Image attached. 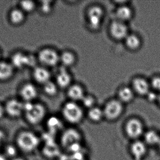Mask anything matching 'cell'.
<instances>
[{"mask_svg": "<svg viewBox=\"0 0 160 160\" xmlns=\"http://www.w3.org/2000/svg\"><path fill=\"white\" fill-rule=\"evenodd\" d=\"M61 118L63 121L71 126H76L81 124L86 117L84 108L78 102L69 101L62 106Z\"/></svg>", "mask_w": 160, "mask_h": 160, "instance_id": "1", "label": "cell"}, {"mask_svg": "<svg viewBox=\"0 0 160 160\" xmlns=\"http://www.w3.org/2000/svg\"><path fill=\"white\" fill-rule=\"evenodd\" d=\"M23 114L28 123L34 126L39 125L48 118L47 108L39 102H24Z\"/></svg>", "mask_w": 160, "mask_h": 160, "instance_id": "2", "label": "cell"}, {"mask_svg": "<svg viewBox=\"0 0 160 160\" xmlns=\"http://www.w3.org/2000/svg\"><path fill=\"white\" fill-rule=\"evenodd\" d=\"M16 142L17 146L21 150L25 153H31L39 147L41 139L32 132L23 131L18 134Z\"/></svg>", "mask_w": 160, "mask_h": 160, "instance_id": "3", "label": "cell"}, {"mask_svg": "<svg viewBox=\"0 0 160 160\" xmlns=\"http://www.w3.org/2000/svg\"><path fill=\"white\" fill-rule=\"evenodd\" d=\"M9 61L16 70L22 69L26 67L34 68L38 62L37 56L20 50L13 53Z\"/></svg>", "mask_w": 160, "mask_h": 160, "instance_id": "4", "label": "cell"}, {"mask_svg": "<svg viewBox=\"0 0 160 160\" xmlns=\"http://www.w3.org/2000/svg\"><path fill=\"white\" fill-rule=\"evenodd\" d=\"M104 120L109 122L118 120L124 114L125 105L117 98L108 101L102 107Z\"/></svg>", "mask_w": 160, "mask_h": 160, "instance_id": "5", "label": "cell"}, {"mask_svg": "<svg viewBox=\"0 0 160 160\" xmlns=\"http://www.w3.org/2000/svg\"><path fill=\"white\" fill-rule=\"evenodd\" d=\"M123 129L126 136L132 141L140 140L145 132L143 123L135 117L128 119L124 124Z\"/></svg>", "mask_w": 160, "mask_h": 160, "instance_id": "6", "label": "cell"}, {"mask_svg": "<svg viewBox=\"0 0 160 160\" xmlns=\"http://www.w3.org/2000/svg\"><path fill=\"white\" fill-rule=\"evenodd\" d=\"M82 139V134L78 129L72 126L64 129L60 135V144L64 149H70L78 145Z\"/></svg>", "mask_w": 160, "mask_h": 160, "instance_id": "7", "label": "cell"}, {"mask_svg": "<svg viewBox=\"0 0 160 160\" xmlns=\"http://www.w3.org/2000/svg\"><path fill=\"white\" fill-rule=\"evenodd\" d=\"M37 57L41 66L46 68L55 66L60 62V54L51 48L41 49L38 51Z\"/></svg>", "mask_w": 160, "mask_h": 160, "instance_id": "8", "label": "cell"}, {"mask_svg": "<svg viewBox=\"0 0 160 160\" xmlns=\"http://www.w3.org/2000/svg\"><path fill=\"white\" fill-rule=\"evenodd\" d=\"M136 96L145 98L151 91L149 78L142 75H137L132 79L130 84Z\"/></svg>", "mask_w": 160, "mask_h": 160, "instance_id": "9", "label": "cell"}, {"mask_svg": "<svg viewBox=\"0 0 160 160\" xmlns=\"http://www.w3.org/2000/svg\"><path fill=\"white\" fill-rule=\"evenodd\" d=\"M109 32L112 38L117 40H124L130 33L127 23L115 19L111 22Z\"/></svg>", "mask_w": 160, "mask_h": 160, "instance_id": "10", "label": "cell"}, {"mask_svg": "<svg viewBox=\"0 0 160 160\" xmlns=\"http://www.w3.org/2000/svg\"><path fill=\"white\" fill-rule=\"evenodd\" d=\"M104 16V11L102 8L95 5L90 7L87 12L88 23L92 30L99 29L101 25Z\"/></svg>", "mask_w": 160, "mask_h": 160, "instance_id": "11", "label": "cell"}, {"mask_svg": "<svg viewBox=\"0 0 160 160\" xmlns=\"http://www.w3.org/2000/svg\"><path fill=\"white\" fill-rule=\"evenodd\" d=\"M4 107L6 114L13 118L24 113V102L18 99H9L6 102Z\"/></svg>", "mask_w": 160, "mask_h": 160, "instance_id": "12", "label": "cell"}, {"mask_svg": "<svg viewBox=\"0 0 160 160\" xmlns=\"http://www.w3.org/2000/svg\"><path fill=\"white\" fill-rule=\"evenodd\" d=\"M19 94L23 102H34L37 97L38 91L33 84L26 82L20 87Z\"/></svg>", "mask_w": 160, "mask_h": 160, "instance_id": "13", "label": "cell"}, {"mask_svg": "<svg viewBox=\"0 0 160 160\" xmlns=\"http://www.w3.org/2000/svg\"><path fill=\"white\" fill-rule=\"evenodd\" d=\"M130 153L134 160H142L146 156L148 146L141 140L132 141L129 147Z\"/></svg>", "mask_w": 160, "mask_h": 160, "instance_id": "14", "label": "cell"}, {"mask_svg": "<svg viewBox=\"0 0 160 160\" xmlns=\"http://www.w3.org/2000/svg\"><path fill=\"white\" fill-rule=\"evenodd\" d=\"M124 42L127 49L133 52L139 51L143 45L142 37L137 33H130L125 39Z\"/></svg>", "mask_w": 160, "mask_h": 160, "instance_id": "15", "label": "cell"}, {"mask_svg": "<svg viewBox=\"0 0 160 160\" xmlns=\"http://www.w3.org/2000/svg\"><path fill=\"white\" fill-rule=\"evenodd\" d=\"M134 16V10L129 4L118 6L116 10V19L125 23L132 20Z\"/></svg>", "mask_w": 160, "mask_h": 160, "instance_id": "16", "label": "cell"}, {"mask_svg": "<svg viewBox=\"0 0 160 160\" xmlns=\"http://www.w3.org/2000/svg\"><path fill=\"white\" fill-rule=\"evenodd\" d=\"M15 68L9 60L0 61V81L5 82L12 79L15 74Z\"/></svg>", "mask_w": 160, "mask_h": 160, "instance_id": "17", "label": "cell"}, {"mask_svg": "<svg viewBox=\"0 0 160 160\" xmlns=\"http://www.w3.org/2000/svg\"><path fill=\"white\" fill-rule=\"evenodd\" d=\"M136 96L130 85H124L118 91L117 99L125 105L132 102Z\"/></svg>", "mask_w": 160, "mask_h": 160, "instance_id": "18", "label": "cell"}, {"mask_svg": "<svg viewBox=\"0 0 160 160\" xmlns=\"http://www.w3.org/2000/svg\"><path fill=\"white\" fill-rule=\"evenodd\" d=\"M32 77L36 82L44 85L50 80L51 74L47 68L37 66L33 69Z\"/></svg>", "mask_w": 160, "mask_h": 160, "instance_id": "19", "label": "cell"}, {"mask_svg": "<svg viewBox=\"0 0 160 160\" xmlns=\"http://www.w3.org/2000/svg\"><path fill=\"white\" fill-rule=\"evenodd\" d=\"M9 22L13 25H21L26 20V14L18 7L12 8L8 13Z\"/></svg>", "mask_w": 160, "mask_h": 160, "instance_id": "20", "label": "cell"}, {"mask_svg": "<svg viewBox=\"0 0 160 160\" xmlns=\"http://www.w3.org/2000/svg\"><path fill=\"white\" fill-rule=\"evenodd\" d=\"M85 95L83 88L79 85H71L68 88L67 95L70 101H81Z\"/></svg>", "mask_w": 160, "mask_h": 160, "instance_id": "21", "label": "cell"}, {"mask_svg": "<svg viewBox=\"0 0 160 160\" xmlns=\"http://www.w3.org/2000/svg\"><path fill=\"white\" fill-rule=\"evenodd\" d=\"M86 117L93 124H98L101 123L104 120L102 108L98 107L97 105L87 110L86 113Z\"/></svg>", "mask_w": 160, "mask_h": 160, "instance_id": "22", "label": "cell"}, {"mask_svg": "<svg viewBox=\"0 0 160 160\" xmlns=\"http://www.w3.org/2000/svg\"><path fill=\"white\" fill-rule=\"evenodd\" d=\"M72 77L64 68L61 69L58 71L56 77V83L58 87L62 88H68L71 85Z\"/></svg>", "mask_w": 160, "mask_h": 160, "instance_id": "23", "label": "cell"}, {"mask_svg": "<svg viewBox=\"0 0 160 160\" xmlns=\"http://www.w3.org/2000/svg\"><path fill=\"white\" fill-rule=\"evenodd\" d=\"M143 141L148 146H158L160 140V134L155 130H149L144 134Z\"/></svg>", "mask_w": 160, "mask_h": 160, "instance_id": "24", "label": "cell"}, {"mask_svg": "<svg viewBox=\"0 0 160 160\" xmlns=\"http://www.w3.org/2000/svg\"><path fill=\"white\" fill-rule=\"evenodd\" d=\"M60 62L65 67L74 65L77 62L76 54L70 51H65L60 54Z\"/></svg>", "mask_w": 160, "mask_h": 160, "instance_id": "25", "label": "cell"}, {"mask_svg": "<svg viewBox=\"0 0 160 160\" xmlns=\"http://www.w3.org/2000/svg\"><path fill=\"white\" fill-rule=\"evenodd\" d=\"M18 7L25 14H30L35 10L37 4L32 1H21L19 3Z\"/></svg>", "mask_w": 160, "mask_h": 160, "instance_id": "26", "label": "cell"}, {"mask_svg": "<svg viewBox=\"0 0 160 160\" xmlns=\"http://www.w3.org/2000/svg\"><path fill=\"white\" fill-rule=\"evenodd\" d=\"M58 87L56 83L50 80L43 85V91L48 96L53 97L58 93Z\"/></svg>", "mask_w": 160, "mask_h": 160, "instance_id": "27", "label": "cell"}, {"mask_svg": "<svg viewBox=\"0 0 160 160\" xmlns=\"http://www.w3.org/2000/svg\"><path fill=\"white\" fill-rule=\"evenodd\" d=\"M81 102L83 108L87 110L97 106L96 98L93 95L86 94Z\"/></svg>", "mask_w": 160, "mask_h": 160, "instance_id": "28", "label": "cell"}, {"mask_svg": "<svg viewBox=\"0 0 160 160\" xmlns=\"http://www.w3.org/2000/svg\"><path fill=\"white\" fill-rule=\"evenodd\" d=\"M151 90L160 93V74H155L149 78Z\"/></svg>", "mask_w": 160, "mask_h": 160, "instance_id": "29", "label": "cell"}, {"mask_svg": "<svg viewBox=\"0 0 160 160\" xmlns=\"http://www.w3.org/2000/svg\"><path fill=\"white\" fill-rule=\"evenodd\" d=\"M51 1H41L40 2V9L44 14H48L50 13L52 9V3Z\"/></svg>", "mask_w": 160, "mask_h": 160, "instance_id": "30", "label": "cell"}, {"mask_svg": "<svg viewBox=\"0 0 160 160\" xmlns=\"http://www.w3.org/2000/svg\"><path fill=\"white\" fill-rule=\"evenodd\" d=\"M17 152L18 151L17 147L12 145H8L5 148L4 154L8 158L10 157L11 158V159H13L16 157Z\"/></svg>", "mask_w": 160, "mask_h": 160, "instance_id": "31", "label": "cell"}, {"mask_svg": "<svg viewBox=\"0 0 160 160\" xmlns=\"http://www.w3.org/2000/svg\"><path fill=\"white\" fill-rule=\"evenodd\" d=\"M158 93L153 90H151L147 95L146 96L145 98L149 102H157L158 101Z\"/></svg>", "mask_w": 160, "mask_h": 160, "instance_id": "32", "label": "cell"}, {"mask_svg": "<svg viewBox=\"0 0 160 160\" xmlns=\"http://www.w3.org/2000/svg\"><path fill=\"white\" fill-rule=\"evenodd\" d=\"M6 114L4 105L0 103V119L2 118Z\"/></svg>", "mask_w": 160, "mask_h": 160, "instance_id": "33", "label": "cell"}, {"mask_svg": "<svg viewBox=\"0 0 160 160\" xmlns=\"http://www.w3.org/2000/svg\"><path fill=\"white\" fill-rule=\"evenodd\" d=\"M0 160H8V158L5 156L4 154H0Z\"/></svg>", "mask_w": 160, "mask_h": 160, "instance_id": "34", "label": "cell"}, {"mask_svg": "<svg viewBox=\"0 0 160 160\" xmlns=\"http://www.w3.org/2000/svg\"><path fill=\"white\" fill-rule=\"evenodd\" d=\"M10 160H25L24 159L22 158V157H16L14 158L11 159Z\"/></svg>", "mask_w": 160, "mask_h": 160, "instance_id": "35", "label": "cell"}, {"mask_svg": "<svg viewBox=\"0 0 160 160\" xmlns=\"http://www.w3.org/2000/svg\"><path fill=\"white\" fill-rule=\"evenodd\" d=\"M157 103L160 106V93H158V101H157Z\"/></svg>", "mask_w": 160, "mask_h": 160, "instance_id": "36", "label": "cell"}, {"mask_svg": "<svg viewBox=\"0 0 160 160\" xmlns=\"http://www.w3.org/2000/svg\"><path fill=\"white\" fill-rule=\"evenodd\" d=\"M2 52H1V50H0V61H1V60H2Z\"/></svg>", "mask_w": 160, "mask_h": 160, "instance_id": "37", "label": "cell"}, {"mask_svg": "<svg viewBox=\"0 0 160 160\" xmlns=\"http://www.w3.org/2000/svg\"><path fill=\"white\" fill-rule=\"evenodd\" d=\"M158 147L160 149V140L158 144Z\"/></svg>", "mask_w": 160, "mask_h": 160, "instance_id": "38", "label": "cell"}]
</instances>
